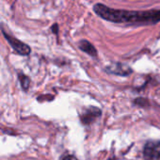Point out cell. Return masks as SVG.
Listing matches in <instances>:
<instances>
[{
    "mask_svg": "<svg viewBox=\"0 0 160 160\" xmlns=\"http://www.w3.org/2000/svg\"><path fill=\"white\" fill-rule=\"evenodd\" d=\"M62 160H78V159L75 156H73V155H67Z\"/></svg>",
    "mask_w": 160,
    "mask_h": 160,
    "instance_id": "obj_8",
    "label": "cell"
},
{
    "mask_svg": "<svg viewBox=\"0 0 160 160\" xmlns=\"http://www.w3.org/2000/svg\"><path fill=\"white\" fill-rule=\"evenodd\" d=\"M52 30H53V32H55L56 34L58 33V25H57V24H55V25H53V26H52Z\"/></svg>",
    "mask_w": 160,
    "mask_h": 160,
    "instance_id": "obj_9",
    "label": "cell"
},
{
    "mask_svg": "<svg viewBox=\"0 0 160 160\" xmlns=\"http://www.w3.org/2000/svg\"><path fill=\"white\" fill-rule=\"evenodd\" d=\"M101 115V110L95 107L89 108L83 111L81 114V121L84 124H89L93 122Z\"/></svg>",
    "mask_w": 160,
    "mask_h": 160,
    "instance_id": "obj_4",
    "label": "cell"
},
{
    "mask_svg": "<svg viewBox=\"0 0 160 160\" xmlns=\"http://www.w3.org/2000/svg\"><path fill=\"white\" fill-rule=\"evenodd\" d=\"M78 46H79V48L81 49L83 52L87 53L88 55L92 56V57H96L97 51H96L95 47L91 42H89L88 41H86V40L80 41L79 43H78Z\"/></svg>",
    "mask_w": 160,
    "mask_h": 160,
    "instance_id": "obj_6",
    "label": "cell"
},
{
    "mask_svg": "<svg viewBox=\"0 0 160 160\" xmlns=\"http://www.w3.org/2000/svg\"><path fill=\"white\" fill-rule=\"evenodd\" d=\"M94 12L101 18L114 23H126L135 25H153L160 22V11L132 12L116 10L97 3L93 7Z\"/></svg>",
    "mask_w": 160,
    "mask_h": 160,
    "instance_id": "obj_1",
    "label": "cell"
},
{
    "mask_svg": "<svg viewBox=\"0 0 160 160\" xmlns=\"http://www.w3.org/2000/svg\"><path fill=\"white\" fill-rule=\"evenodd\" d=\"M143 157L146 160H158L160 159V141L149 140L143 148Z\"/></svg>",
    "mask_w": 160,
    "mask_h": 160,
    "instance_id": "obj_2",
    "label": "cell"
},
{
    "mask_svg": "<svg viewBox=\"0 0 160 160\" xmlns=\"http://www.w3.org/2000/svg\"><path fill=\"white\" fill-rule=\"evenodd\" d=\"M19 80H20V82H21L23 90L27 91L29 88V82H30L29 78L27 75L23 74V73H19Z\"/></svg>",
    "mask_w": 160,
    "mask_h": 160,
    "instance_id": "obj_7",
    "label": "cell"
},
{
    "mask_svg": "<svg viewBox=\"0 0 160 160\" xmlns=\"http://www.w3.org/2000/svg\"><path fill=\"white\" fill-rule=\"evenodd\" d=\"M107 71L111 72V73H114V74H119V75H128L129 73L132 72V70L127 67V66H124L122 64H113L112 66L110 67H108L107 68Z\"/></svg>",
    "mask_w": 160,
    "mask_h": 160,
    "instance_id": "obj_5",
    "label": "cell"
},
{
    "mask_svg": "<svg viewBox=\"0 0 160 160\" xmlns=\"http://www.w3.org/2000/svg\"><path fill=\"white\" fill-rule=\"evenodd\" d=\"M2 32H3V35H4V37L6 38V40H7L8 42L10 43V45L12 47V49H13L17 54H19V55H21V56H28V55H29V53H30L31 50H30V47H29L28 44L24 43L23 42L17 40L16 38H14V37H12V36H10V35L7 34L4 30H2Z\"/></svg>",
    "mask_w": 160,
    "mask_h": 160,
    "instance_id": "obj_3",
    "label": "cell"
}]
</instances>
